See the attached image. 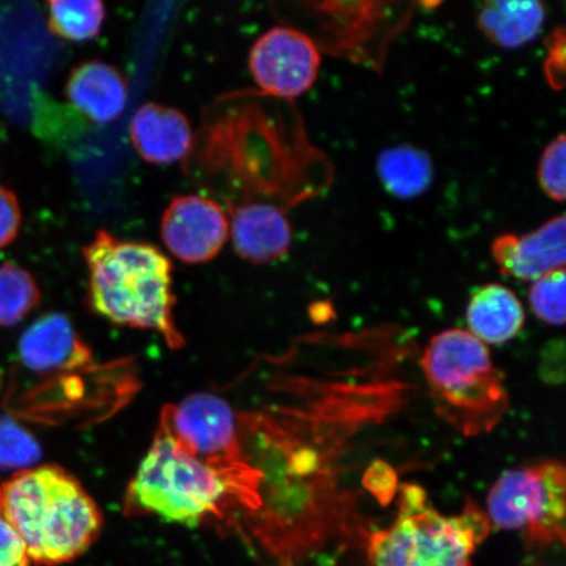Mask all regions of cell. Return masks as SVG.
I'll list each match as a JSON object with an SVG mask.
<instances>
[{
  "label": "cell",
  "mask_w": 566,
  "mask_h": 566,
  "mask_svg": "<svg viewBox=\"0 0 566 566\" xmlns=\"http://www.w3.org/2000/svg\"><path fill=\"white\" fill-rule=\"evenodd\" d=\"M230 214L232 244L240 258L259 265L287 254L293 229L277 205L248 202L230 210Z\"/></svg>",
  "instance_id": "7c38bea8"
},
{
  "label": "cell",
  "mask_w": 566,
  "mask_h": 566,
  "mask_svg": "<svg viewBox=\"0 0 566 566\" xmlns=\"http://www.w3.org/2000/svg\"><path fill=\"white\" fill-rule=\"evenodd\" d=\"M548 59L546 61V75L552 87L562 90L564 87L565 71V32L558 28L547 40Z\"/></svg>",
  "instance_id": "484cf974"
},
{
  "label": "cell",
  "mask_w": 566,
  "mask_h": 566,
  "mask_svg": "<svg viewBox=\"0 0 566 566\" xmlns=\"http://www.w3.org/2000/svg\"><path fill=\"white\" fill-rule=\"evenodd\" d=\"M66 96L75 108L96 124H109L123 115L127 86L116 67L88 61L75 67L66 83Z\"/></svg>",
  "instance_id": "9a60e30c"
},
{
  "label": "cell",
  "mask_w": 566,
  "mask_h": 566,
  "mask_svg": "<svg viewBox=\"0 0 566 566\" xmlns=\"http://www.w3.org/2000/svg\"><path fill=\"white\" fill-rule=\"evenodd\" d=\"M159 429L214 472L228 494L251 511H260L263 475L240 444L228 401L208 392L190 395L161 410Z\"/></svg>",
  "instance_id": "8992f818"
},
{
  "label": "cell",
  "mask_w": 566,
  "mask_h": 566,
  "mask_svg": "<svg viewBox=\"0 0 566 566\" xmlns=\"http://www.w3.org/2000/svg\"><path fill=\"white\" fill-rule=\"evenodd\" d=\"M0 514L18 531L31 563L45 566L82 556L104 525L94 499L60 465L13 473L0 484Z\"/></svg>",
  "instance_id": "6da1fadb"
},
{
  "label": "cell",
  "mask_w": 566,
  "mask_h": 566,
  "mask_svg": "<svg viewBox=\"0 0 566 566\" xmlns=\"http://www.w3.org/2000/svg\"><path fill=\"white\" fill-rule=\"evenodd\" d=\"M546 7L537 0H492L481 6L476 24L493 45L515 51L539 38Z\"/></svg>",
  "instance_id": "2e32d148"
},
{
  "label": "cell",
  "mask_w": 566,
  "mask_h": 566,
  "mask_svg": "<svg viewBox=\"0 0 566 566\" xmlns=\"http://www.w3.org/2000/svg\"><path fill=\"white\" fill-rule=\"evenodd\" d=\"M40 302L38 282L27 269L13 263L0 265V327H15Z\"/></svg>",
  "instance_id": "ffe728a7"
},
{
  "label": "cell",
  "mask_w": 566,
  "mask_h": 566,
  "mask_svg": "<svg viewBox=\"0 0 566 566\" xmlns=\"http://www.w3.org/2000/svg\"><path fill=\"white\" fill-rule=\"evenodd\" d=\"M20 228L19 198L9 188L0 186V250L10 245L18 238Z\"/></svg>",
  "instance_id": "cb8c5ba5"
},
{
  "label": "cell",
  "mask_w": 566,
  "mask_h": 566,
  "mask_svg": "<svg viewBox=\"0 0 566 566\" xmlns=\"http://www.w3.org/2000/svg\"><path fill=\"white\" fill-rule=\"evenodd\" d=\"M31 558L23 539L0 514V566H30Z\"/></svg>",
  "instance_id": "d4e9b609"
},
{
  "label": "cell",
  "mask_w": 566,
  "mask_h": 566,
  "mask_svg": "<svg viewBox=\"0 0 566 566\" xmlns=\"http://www.w3.org/2000/svg\"><path fill=\"white\" fill-rule=\"evenodd\" d=\"M160 233L167 250L181 263L205 264L228 243L230 222L221 205L211 198L180 195L163 214Z\"/></svg>",
  "instance_id": "30bf717a"
},
{
  "label": "cell",
  "mask_w": 566,
  "mask_h": 566,
  "mask_svg": "<svg viewBox=\"0 0 566 566\" xmlns=\"http://www.w3.org/2000/svg\"><path fill=\"white\" fill-rule=\"evenodd\" d=\"M48 25L52 33L70 42L97 38L105 20V6L98 0H54L48 3Z\"/></svg>",
  "instance_id": "d6986e66"
},
{
  "label": "cell",
  "mask_w": 566,
  "mask_h": 566,
  "mask_svg": "<svg viewBox=\"0 0 566 566\" xmlns=\"http://www.w3.org/2000/svg\"><path fill=\"white\" fill-rule=\"evenodd\" d=\"M398 515L388 528L366 537L369 566H472V555L490 535L491 521L475 501L443 515L417 484L399 485Z\"/></svg>",
  "instance_id": "277c9868"
},
{
  "label": "cell",
  "mask_w": 566,
  "mask_h": 566,
  "mask_svg": "<svg viewBox=\"0 0 566 566\" xmlns=\"http://www.w3.org/2000/svg\"><path fill=\"white\" fill-rule=\"evenodd\" d=\"M565 485L560 460L505 471L488 494V518L501 530L518 531L528 547H564Z\"/></svg>",
  "instance_id": "52a82bcc"
},
{
  "label": "cell",
  "mask_w": 566,
  "mask_h": 566,
  "mask_svg": "<svg viewBox=\"0 0 566 566\" xmlns=\"http://www.w3.org/2000/svg\"><path fill=\"white\" fill-rule=\"evenodd\" d=\"M566 137L560 134L542 154L537 166V181L547 197L556 202L565 200Z\"/></svg>",
  "instance_id": "603a6c76"
},
{
  "label": "cell",
  "mask_w": 566,
  "mask_h": 566,
  "mask_svg": "<svg viewBox=\"0 0 566 566\" xmlns=\"http://www.w3.org/2000/svg\"><path fill=\"white\" fill-rule=\"evenodd\" d=\"M565 269L552 272L535 281L528 301L533 313L552 327L565 324Z\"/></svg>",
  "instance_id": "7402d4cb"
},
{
  "label": "cell",
  "mask_w": 566,
  "mask_h": 566,
  "mask_svg": "<svg viewBox=\"0 0 566 566\" xmlns=\"http://www.w3.org/2000/svg\"><path fill=\"white\" fill-rule=\"evenodd\" d=\"M42 458L41 446L25 428L10 417L0 419V472L34 469Z\"/></svg>",
  "instance_id": "44dd1931"
},
{
  "label": "cell",
  "mask_w": 566,
  "mask_h": 566,
  "mask_svg": "<svg viewBox=\"0 0 566 566\" xmlns=\"http://www.w3.org/2000/svg\"><path fill=\"white\" fill-rule=\"evenodd\" d=\"M308 6L317 19L316 44L322 53L375 69L384 63L388 39L398 32L394 3L317 2Z\"/></svg>",
  "instance_id": "ba28073f"
},
{
  "label": "cell",
  "mask_w": 566,
  "mask_h": 566,
  "mask_svg": "<svg viewBox=\"0 0 566 566\" xmlns=\"http://www.w3.org/2000/svg\"><path fill=\"white\" fill-rule=\"evenodd\" d=\"M226 492L207 465L158 429L126 493L127 514L157 515L193 527L217 512Z\"/></svg>",
  "instance_id": "5b68a950"
},
{
  "label": "cell",
  "mask_w": 566,
  "mask_h": 566,
  "mask_svg": "<svg viewBox=\"0 0 566 566\" xmlns=\"http://www.w3.org/2000/svg\"><path fill=\"white\" fill-rule=\"evenodd\" d=\"M421 373L436 413L464 437L491 433L507 412L504 374L486 345L469 331L446 329L430 339Z\"/></svg>",
  "instance_id": "3957f363"
},
{
  "label": "cell",
  "mask_w": 566,
  "mask_h": 566,
  "mask_svg": "<svg viewBox=\"0 0 566 566\" xmlns=\"http://www.w3.org/2000/svg\"><path fill=\"white\" fill-rule=\"evenodd\" d=\"M83 256L90 271L88 301L97 315L125 327L157 332L169 348L186 345L174 318V266L165 253L98 230L83 248Z\"/></svg>",
  "instance_id": "7a4b0ae2"
},
{
  "label": "cell",
  "mask_w": 566,
  "mask_h": 566,
  "mask_svg": "<svg viewBox=\"0 0 566 566\" xmlns=\"http://www.w3.org/2000/svg\"><path fill=\"white\" fill-rule=\"evenodd\" d=\"M21 363L34 373L75 370L91 363V352L65 315L48 314L20 338Z\"/></svg>",
  "instance_id": "4fadbf2b"
},
{
  "label": "cell",
  "mask_w": 566,
  "mask_h": 566,
  "mask_svg": "<svg viewBox=\"0 0 566 566\" xmlns=\"http://www.w3.org/2000/svg\"><path fill=\"white\" fill-rule=\"evenodd\" d=\"M377 172L381 186L389 195L400 200H413L431 187L434 165L422 148L402 144L379 153Z\"/></svg>",
  "instance_id": "ac0fdd59"
},
{
  "label": "cell",
  "mask_w": 566,
  "mask_h": 566,
  "mask_svg": "<svg viewBox=\"0 0 566 566\" xmlns=\"http://www.w3.org/2000/svg\"><path fill=\"white\" fill-rule=\"evenodd\" d=\"M492 256L502 275L523 282H535L565 269V217L552 218L525 235L502 233L493 240Z\"/></svg>",
  "instance_id": "8fae6325"
},
{
  "label": "cell",
  "mask_w": 566,
  "mask_h": 566,
  "mask_svg": "<svg viewBox=\"0 0 566 566\" xmlns=\"http://www.w3.org/2000/svg\"><path fill=\"white\" fill-rule=\"evenodd\" d=\"M129 133L139 157L151 165H172L192 151V126L174 106L158 103L139 106L130 119Z\"/></svg>",
  "instance_id": "5bb4252c"
},
{
  "label": "cell",
  "mask_w": 566,
  "mask_h": 566,
  "mask_svg": "<svg viewBox=\"0 0 566 566\" xmlns=\"http://www.w3.org/2000/svg\"><path fill=\"white\" fill-rule=\"evenodd\" d=\"M248 65L264 95L293 101L313 88L322 51L311 35L290 27H274L254 42Z\"/></svg>",
  "instance_id": "9c48e42d"
},
{
  "label": "cell",
  "mask_w": 566,
  "mask_h": 566,
  "mask_svg": "<svg viewBox=\"0 0 566 566\" xmlns=\"http://www.w3.org/2000/svg\"><path fill=\"white\" fill-rule=\"evenodd\" d=\"M522 303L511 289L490 283L471 296L467 307L470 334L483 344L511 342L525 325Z\"/></svg>",
  "instance_id": "e0dca14e"
}]
</instances>
